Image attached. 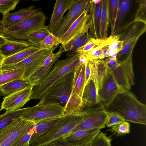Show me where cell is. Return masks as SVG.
<instances>
[{
    "label": "cell",
    "instance_id": "d590c367",
    "mask_svg": "<svg viewBox=\"0 0 146 146\" xmlns=\"http://www.w3.org/2000/svg\"><path fill=\"white\" fill-rule=\"evenodd\" d=\"M119 0H109V23L111 27V35L112 33L115 26L117 17Z\"/></svg>",
    "mask_w": 146,
    "mask_h": 146
},
{
    "label": "cell",
    "instance_id": "44dd1931",
    "mask_svg": "<svg viewBox=\"0 0 146 146\" xmlns=\"http://www.w3.org/2000/svg\"><path fill=\"white\" fill-rule=\"evenodd\" d=\"M84 108H93L100 104V101L94 78L91 76L87 84L85 86L82 98Z\"/></svg>",
    "mask_w": 146,
    "mask_h": 146
},
{
    "label": "cell",
    "instance_id": "b9f144b4",
    "mask_svg": "<svg viewBox=\"0 0 146 146\" xmlns=\"http://www.w3.org/2000/svg\"><path fill=\"white\" fill-rule=\"evenodd\" d=\"M112 38L110 45V56L117 54L122 49L123 42L119 39L118 35L116 34L112 36Z\"/></svg>",
    "mask_w": 146,
    "mask_h": 146
},
{
    "label": "cell",
    "instance_id": "c3c4849f",
    "mask_svg": "<svg viewBox=\"0 0 146 146\" xmlns=\"http://www.w3.org/2000/svg\"><path fill=\"white\" fill-rule=\"evenodd\" d=\"M7 40L8 39L5 37L0 35V47L1 45L5 43Z\"/></svg>",
    "mask_w": 146,
    "mask_h": 146
},
{
    "label": "cell",
    "instance_id": "5b68a950",
    "mask_svg": "<svg viewBox=\"0 0 146 146\" xmlns=\"http://www.w3.org/2000/svg\"><path fill=\"white\" fill-rule=\"evenodd\" d=\"M85 62L80 63L75 69L71 95L63 107L65 114L80 113L84 108L82 98L84 88Z\"/></svg>",
    "mask_w": 146,
    "mask_h": 146
},
{
    "label": "cell",
    "instance_id": "ee69618b",
    "mask_svg": "<svg viewBox=\"0 0 146 146\" xmlns=\"http://www.w3.org/2000/svg\"><path fill=\"white\" fill-rule=\"evenodd\" d=\"M139 7L136 13L135 20L146 22V0L139 1Z\"/></svg>",
    "mask_w": 146,
    "mask_h": 146
},
{
    "label": "cell",
    "instance_id": "d6986e66",
    "mask_svg": "<svg viewBox=\"0 0 146 146\" xmlns=\"http://www.w3.org/2000/svg\"><path fill=\"white\" fill-rule=\"evenodd\" d=\"M41 9L40 8H35L32 5L14 13H9L3 16L1 21L5 28H6L36 15L41 12Z\"/></svg>",
    "mask_w": 146,
    "mask_h": 146
},
{
    "label": "cell",
    "instance_id": "4316f807",
    "mask_svg": "<svg viewBox=\"0 0 146 146\" xmlns=\"http://www.w3.org/2000/svg\"><path fill=\"white\" fill-rule=\"evenodd\" d=\"M132 3V0H119L115 26L113 31L110 36L113 35L119 32L121 29L123 20L129 10Z\"/></svg>",
    "mask_w": 146,
    "mask_h": 146
},
{
    "label": "cell",
    "instance_id": "7a4b0ae2",
    "mask_svg": "<svg viewBox=\"0 0 146 146\" xmlns=\"http://www.w3.org/2000/svg\"><path fill=\"white\" fill-rule=\"evenodd\" d=\"M80 54L75 52H68L65 59L58 60L46 77L39 85L33 88L30 99H40L59 79L69 72H74L80 64Z\"/></svg>",
    "mask_w": 146,
    "mask_h": 146
},
{
    "label": "cell",
    "instance_id": "7dc6e473",
    "mask_svg": "<svg viewBox=\"0 0 146 146\" xmlns=\"http://www.w3.org/2000/svg\"><path fill=\"white\" fill-rule=\"evenodd\" d=\"M79 57V61L80 63L85 62L88 60L87 57L85 54H80Z\"/></svg>",
    "mask_w": 146,
    "mask_h": 146
},
{
    "label": "cell",
    "instance_id": "f6af8a7d",
    "mask_svg": "<svg viewBox=\"0 0 146 146\" xmlns=\"http://www.w3.org/2000/svg\"><path fill=\"white\" fill-rule=\"evenodd\" d=\"M91 74V69L90 64L89 61L87 60L85 62V85L84 87L87 84L89 80Z\"/></svg>",
    "mask_w": 146,
    "mask_h": 146
},
{
    "label": "cell",
    "instance_id": "7402d4cb",
    "mask_svg": "<svg viewBox=\"0 0 146 146\" xmlns=\"http://www.w3.org/2000/svg\"><path fill=\"white\" fill-rule=\"evenodd\" d=\"M107 59L108 58L89 60L91 76L94 78L97 92L101 87L103 79L108 70Z\"/></svg>",
    "mask_w": 146,
    "mask_h": 146
},
{
    "label": "cell",
    "instance_id": "f546056e",
    "mask_svg": "<svg viewBox=\"0 0 146 146\" xmlns=\"http://www.w3.org/2000/svg\"><path fill=\"white\" fill-rule=\"evenodd\" d=\"M92 38L88 33L80 34L66 44L62 45L64 52H75L78 49L85 44Z\"/></svg>",
    "mask_w": 146,
    "mask_h": 146
},
{
    "label": "cell",
    "instance_id": "1f68e13d",
    "mask_svg": "<svg viewBox=\"0 0 146 146\" xmlns=\"http://www.w3.org/2000/svg\"><path fill=\"white\" fill-rule=\"evenodd\" d=\"M50 34L48 26L44 25L29 35L27 41L31 46L38 47L40 42Z\"/></svg>",
    "mask_w": 146,
    "mask_h": 146
},
{
    "label": "cell",
    "instance_id": "4dcf8cb0",
    "mask_svg": "<svg viewBox=\"0 0 146 146\" xmlns=\"http://www.w3.org/2000/svg\"><path fill=\"white\" fill-rule=\"evenodd\" d=\"M30 107L23 108L7 110L0 115V130L9 124L14 119L21 117L28 111Z\"/></svg>",
    "mask_w": 146,
    "mask_h": 146
},
{
    "label": "cell",
    "instance_id": "83f0119b",
    "mask_svg": "<svg viewBox=\"0 0 146 146\" xmlns=\"http://www.w3.org/2000/svg\"><path fill=\"white\" fill-rule=\"evenodd\" d=\"M31 86L27 80H23L21 78H18L1 86L0 90L3 96L5 97Z\"/></svg>",
    "mask_w": 146,
    "mask_h": 146
},
{
    "label": "cell",
    "instance_id": "bcb514c9",
    "mask_svg": "<svg viewBox=\"0 0 146 146\" xmlns=\"http://www.w3.org/2000/svg\"><path fill=\"white\" fill-rule=\"evenodd\" d=\"M119 64L117 62L116 59H110L108 58L107 65L108 68L112 71L119 65Z\"/></svg>",
    "mask_w": 146,
    "mask_h": 146
},
{
    "label": "cell",
    "instance_id": "52a82bcc",
    "mask_svg": "<svg viewBox=\"0 0 146 146\" xmlns=\"http://www.w3.org/2000/svg\"><path fill=\"white\" fill-rule=\"evenodd\" d=\"M65 114L63 107L59 103H38L35 106L30 107L29 110L21 117L35 123L45 119L60 117Z\"/></svg>",
    "mask_w": 146,
    "mask_h": 146
},
{
    "label": "cell",
    "instance_id": "8fae6325",
    "mask_svg": "<svg viewBox=\"0 0 146 146\" xmlns=\"http://www.w3.org/2000/svg\"><path fill=\"white\" fill-rule=\"evenodd\" d=\"M146 30V22L134 19L125 25L120 31L119 34H117L119 40L123 42V45L134 47L139 37Z\"/></svg>",
    "mask_w": 146,
    "mask_h": 146
},
{
    "label": "cell",
    "instance_id": "74e56055",
    "mask_svg": "<svg viewBox=\"0 0 146 146\" xmlns=\"http://www.w3.org/2000/svg\"><path fill=\"white\" fill-rule=\"evenodd\" d=\"M130 125L129 123L124 121L112 126L107 131L113 132L117 137L121 136L130 133Z\"/></svg>",
    "mask_w": 146,
    "mask_h": 146
},
{
    "label": "cell",
    "instance_id": "816d5d0a",
    "mask_svg": "<svg viewBox=\"0 0 146 146\" xmlns=\"http://www.w3.org/2000/svg\"><path fill=\"white\" fill-rule=\"evenodd\" d=\"M5 58L2 55L0 54V67L2 65Z\"/></svg>",
    "mask_w": 146,
    "mask_h": 146
},
{
    "label": "cell",
    "instance_id": "d4e9b609",
    "mask_svg": "<svg viewBox=\"0 0 146 146\" xmlns=\"http://www.w3.org/2000/svg\"><path fill=\"white\" fill-rule=\"evenodd\" d=\"M100 130L76 142L65 140L62 136L40 146H89L92 141Z\"/></svg>",
    "mask_w": 146,
    "mask_h": 146
},
{
    "label": "cell",
    "instance_id": "e0dca14e",
    "mask_svg": "<svg viewBox=\"0 0 146 146\" xmlns=\"http://www.w3.org/2000/svg\"><path fill=\"white\" fill-rule=\"evenodd\" d=\"M90 1L89 0H76L67 14L64 17L60 27L53 35L59 38L86 9Z\"/></svg>",
    "mask_w": 146,
    "mask_h": 146
},
{
    "label": "cell",
    "instance_id": "5bb4252c",
    "mask_svg": "<svg viewBox=\"0 0 146 146\" xmlns=\"http://www.w3.org/2000/svg\"><path fill=\"white\" fill-rule=\"evenodd\" d=\"M89 4L86 9L59 38L62 45L80 34L88 33L90 25Z\"/></svg>",
    "mask_w": 146,
    "mask_h": 146
},
{
    "label": "cell",
    "instance_id": "60d3db41",
    "mask_svg": "<svg viewBox=\"0 0 146 146\" xmlns=\"http://www.w3.org/2000/svg\"><path fill=\"white\" fill-rule=\"evenodd\" d=\"M101 40L91 38L84 45L77 49L75 52L80 54H85L92 50L98 45Z\"/></svg>",
    "mask_w": 146,
    "mask_h": 146
},
{
    "label": "cell",
    "instance_id": "8992f818",
    "mask_svg": "<svg viewBox=\"0 0 146 146\" xmlns=\"http://www.w3.org/2000/svg\"><path fill=\"white\" fill-rule=\"evenodd\" d=\"M74 76V72H69L62 77L50 87L39 103L56 102L64 106L68 102L71 94Z\"/></svg>",
    "mask_w": 146,
    "mask_h": 146
},
{
    "label": "cell",
    "instance_id": "30bf717a",
    "mask_svg": "<svg viewBox=\"0 0 146 146\" xmlns=\"http://www.w3.org/2000/svg\"><path fill=\"white\" fill-rule=\"evenodd\" d=\"M53 49H41L20 62L14 65L1 66L0 70L24 69L25 70L21 79L27 80L36 71Z\"/></svg>",
    "mask_w": 146,
    "mask_h": 146
},
{
    "label": "cell",
    "instance_id": "277c9868",
    "mask_svg": "<svg viewBox=\"0 0 146 146\" xmlns=\"http://www.w3.org/2000/svg\"><path fill=\"white\" fill-rule=\"evenodd\" d=\"M46 18L40 12L12 26L5 28L2 36L9 40H27L28 36L44 25Z\"/></svg>",
    "mask_w": 146,
    "mask_h": 146
},
{
    "label": "cell",
    "instance_id": "7bdbcfd3",
    "mask_svg": "<svg viewBox=\"0 0 146 146\" xmlns=\"http://www.w3.org/2000/svg\"><path fill=\"white\" fill-rule=\"evenodd\" d=\"M107 117L106 125L108 127H110L113 125L125 121L122 117L117 113L108 112H107Z\"/></svg>",
    "mask_w": 146,
    "mask_h": 146
},
{
    "label": "cell",
    "instance_id": "ffe728a7",
    "mask_svg": "<svg viewBox=\"0 0 146 146\" xmlns=\"http://www.w3.org/2000/svg\"><path fill=\"white\" fill-rule=\"evenodd\" d=\"M102 9V1L96 4L90 0L89 8L90 25L88 33L92 38L96 39H100V27Z\"/></svg>",
    "mask_w": 146,
    "mask_h": 146
},
{
    "label": "cell",
    "instance_id": "681fc988",
    "mask_svg": "<svg viewBox=\"0 0 146 146\" xmlns=\"http://www.w3.org/2000/svg\"><path fill=\"white\" fill-rule=\"evenodd\" d=\"M4 29L5 27L3 26L2 21L0 20V35L2 36Z\"/></svg>",
    "mask_w": 146,
    "mask_h": 146
},
{
    "label": "cell",
    "instance_id": "f1b7e54d",
    "mask_svg": "<svg viewBox=\"0 0 146 146\" xmlns=\"http://www.w3.org/2000/svg\"><path fill=\"white\" fill-rule=\"evenodd\" d=\"M102 9L100 27V39L106 38L109 24V0H102Z\"/></svg>",
    "mask_w": 146,
    "mask_h": 146
},
{
    "label": "cell",
    "instance_id": "7c38bea8",
    "mask_svg": "<svg viewBox=\"0 0 146 146\" xmlns=\"http://www.w3.org/2000/svg\"><path fill=\"white\" fill-rule=\"evenodd\" d=\"M111 71L116 82L123 90H129L134 85L132 55Z\"/></svg>",
    "mask_w": 146,
    "mask_h": 146
},
{
    "label": "cell",
    "instance_id": "f907efd6",
    "mask_svg": "<svg viewBox=\"0 0 146 146\" xmlns=\"http://www.w3.org/2000/svg\"><path fill=\"white\" fill-rule=\"evenodd\" d=\"M117 54H114L110 55L108 57V58L110 59H116V57Z\"/></svg>",
    "mask_w": 146,
    "mask_h": 146
},
{
    "label": "cell",
    "instance_id": "ab89813d",
    "mask_svg": "<svg viewBox=\"0 0 146 146\" xmlns=\"http://www.w3.org/2000/svg\"><path fill=\"white\" fill-rule=\"evenodd\" d=\"M19 2L18 0H0V13L3 16L8 14L14 9Z\"/></svg>",
    "mask_w": 146,
    "mask_h": 146
},
{
    "label": "cell",
    "instance_id": "2e32d148",
    "mask_svg": "<svg viewBox=\"0 0 146 146\" xmlns=\"http://www.w3.org/2000/svg\"><path fill=\"white\" fill-rule=\"evenodd\" d=\"M33 88L31 86L5 97L1 103L0 111L21 109L30 100V97Z\"/></svg>",
    "mask_w": 146,
    "mask_h": 146
},
{
    "label": "cell",
    "instance_id": "cb8c5ba5",
    "mask_svg": "<svg viewBox=\"0 0 146 146\" xmlns=\"http://www.w3.org/2000/svg\"><path fill=\"white\" fill-rule=\"evenodd\" d=\"M61 117L48 118L40 120L35 124V129L29 141V144L50 130Z\"/></svg>",
    "mask_w": 146,
    "mask_h": 146
},
{
    "label": "cell",
    "instance_id": "4fadbf2b",
    "mask_svg": "<svg viewBox=\"0 0 146 146\" xmlns=\"http://www.w3.org/2000/svg\"><path fill=\"white\" fill-rule=\"evenodd\" d=\"M53 51L50 52L39 67L27 80L33 87L39 85L46 77L55 63L64 52L61 45L58 52L54 53Z\"/></svg>",
    "mask_w": 146,
    "mask_h": 146
},
{
    "label": "cell",
    "instance_id": "e575fe53",
    "mask_svg": "<svg viewBox=\"0 0 146 146\" xmlns=\"http://www.w3.org/2000/svg\"><path fill=\"white\" fill-rule=\"evenodd\" d=\"M60 44L59 38L51 33L40 42L38 47L41 49L54 50Z\"/></svg>",
    "mask_w": 146,
    "mask_h": 146
},
{
    "label": "cell",
    "instance_id": "f35d334b",
    "mask_svg": "<svg viewBox=\"0 0 146 146\" xmlns=\"http://www.w3.org/2000/svg\"><path fill=\"white\" fill-rule=\"evenodd\" d=\"M35 124L11 146H29V141L35 129Z\"/></svg>",
    "mask_w": 146,
    "mask_h": 146
},
{
    "label": "cell",
    "instance_id": "6da1fadb",
    "mask_svg": "<svg viewBox=\"0 0 146 146\" xmlns=\"http://www.w3.org/2000/svg\"><path fill=\"white\" fill-rule=\"evenodd\" d=\"M104 108L107 112L118 114L125 121L146 124V106L129 90H124L118 94Z\"/></svg>",
    "mask_w": 146,
    "mask_h": 146
},
{
    "label": "cell",
    "instance_id": "f5cc1de1",
    "mask_svg": "<svg viewBox=\"0 0 146 146\" xmlns=\"http://www.w3.org/2000/svg\"><path fill=\"white\" fill-rule=\"evenodd\" d=\"M95 4H98L102 1V0H91Z\"/></svg>",
    "mask_w": 146,
    "mask_h": 146
},
{
    "label": "cell",
    "instance_id": "3957f363",
    "mask_svg": "<svg viewBox=\"0 0 146 146\" xmlns=\"http://www.w3.org/2000/svg\"><path fill=\"white\" fill-rule=\"evenodd\" d=\"M83 111L80 113H65L48 131L29 144V146H40L68 134L80 122Z\"/></svg>",
    "mask_w": 146,
    "mask_h": 146
},
{
    "label": "cell",
    "instance_id": "db71d44e",
    "mask_svg": "<svg viewBox=\"0 0 146 146\" xmlns=\"http://www.w3.org/2000/svg\"><path fill=\"white\" fill-rule=\"evenodd\" d=\"M3 96V95L2 94L0 90V96Z\"/></svg>",
    "mask_w": 146,
    "mask_h": 146
},
{
    "label": "cell",
    "instance_id": "ba28073f",
    "mask_svg": "<svg viewBox=\"0 0 146 146\" xmlns=\"http://www.w3.org/2000/svg\"><path fill=\"white\" fill-rule=\"evenodd\" d=\"M83 111L84 115L82 120L70 133L96 128L100 129L106 127L107 114L102 104L98 106Z\"/></svg>",
    "mask_w": 146,
    "mask_h": 146
},
{
    "label": "cell",
    "instance_id": "9c48e42d",
    "mask_svg": "<svg viewBox=\"0 0 146 146\" xmlns=\"http://www.w3.org/2000/svg\"><path fill=\"white\" fill-rule=\"evenodd\" d=\"M34 124L21 117L15 118L0 130V146H11Z\"/></svg>",
    "mask_w": 146,
    "mask_h": 146
},
{
    "label": "cell",
    "instance_id": "484cf974",
    "mask_svg": "<svg viewBox=\"0 0 146 146\" xmlns=\"http://www.w3.org/2000/svg\"><path fill=\"white\" fill-rule=\"evenodd\" d=\"M40 50L38 47L31 46L13 55L5 58L1 66L16 64Z\"/></svg>",
    "mask_w": 146,
    "mask_h": 146
},
{
    "label": "cell",
    "instance_id": "9a60e30c",
    "mask_svg": "<svg viewBox=\"0 0 146 146\" xmlns=\"http://www.w3.org/2000/svg\"><path fill=\"white\" fill-rule=\"evenodd\" d=\"M123 91L116 82L112 72L108 68L101 87L98 92L102 104L104 107L107 106L118 94Z\"/></svg>",
    "mask_w": 146,
    "mask_h": 146
},
{
    "label": "cell",
    "instance_id": "603a6c76",
    "mask_svg": "<svg viewBox=\"0 0 146 146\" xmlns=\"http://www.w3.org/2000/svg\"><path fill=\"white\" fill-rule=\"evenodd\" d=\"M27 40L8 39L0 47V54L5 58L13 55L31 46Z\"/></svg>",
    "mask_w": 146,
    "mask_h": 146
},
{
    "label": "cell",
    "instance_id": "836d02e7",
    "mask_svg": "<svg viewBox=\"0 0 146 146\" xmlns=\"http://www.w3.org/2000/svg\"><path fill=\"white\" fill-rule=\"evenodd\" d=\"M100 129L98 128H96L71 132L64 136L63 138L65 140L74 143Z\"/></svg>",
    "mask_w": 146,
    "mask_h": 146
},
{
    "label": "cell",
    "instance_id": "d6a6232c",
    "mask_svg": "<svg viewBox=\"0 0 146 146\" xmlns=\"http://www.w3.org/2000/svg\"><path fill=\"white\" fill-rule=\"evenodd\" d=\"M25 71L24 69L0 70V86L14 80L21 78Z\"/></svg>",
    "mask_w": 146,
    "mask_h": 146
},
{
    "label": "cell",
    "instance_id": "ac0fdd59",
    "mask_svg": "<svg viewBox=\"0 0 146 146\" xmlns=\"http://www.w3.org/2000/svg\"><path fill=\"white\" fill-rule=\"evenodd\" d=\"M75 0H57L56 1L49 24L48 26L50 32L54 34L61 24L66 11L73 5Z\"/></svg>",
    "mask_w": 146,
    "mask_h": 146
},
{
    "label": "cell",
    "instance_id": "8d00e7d4",
    "mask_svg": "<svg viewBox=\"0 0 146 146\" xmlns=\"http://www.w3.org/2000/svg\"><path fill=\"white\" fill-rule=\"evenodd\" d=\"M106 134L100 131L93 139L89 146H111V136H108Z\"/></svg>",
    "mask_w": 146,
    "mask_h": 146
}]
</instances>
